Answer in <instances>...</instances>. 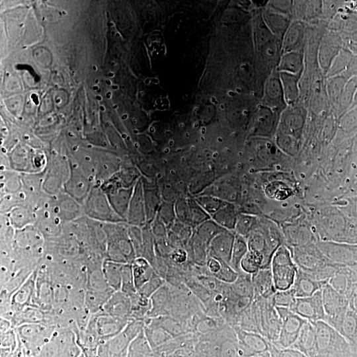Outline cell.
<instances>
[{
    "instance_id": "6",
    "label": "cell",
    "mask_w": 357,
    "mask_h": 357,
    "mask_svg": "<svg viewBox=\"0 0 357 357\" xmlns=\"http://www.w3.org/2000/svg\"><path fill=\"white\" fill-rule=\"evenodd\" d=\"M212 167H213L216 171H221V169H222V162L218 160V159H213V160H212Z\"/></svg>"
},
{
    "instance_id": "12",
    "label": "cell",
    "mask_w": 357,
    "mask_h": 357,
    "mask_svg": "<svg viewBox=\"0 0 357 357\" xmlns=\"http://www.w3.org/2000/svg\"><path fill=\"white\" fill-rule=\"evenodd\" d=\"M234 215H236V212H234V209H230V211H228V212H227V216H228V217H233V216H234Z\"/></svg>"
},
{
    "instance_id": "15",
    "label": "cell",
    "mask_w": 357,
    "mask_h": 357,
    "mask_svg": "<svg viewBox=\"0 0 357 357\" xmlns=\"http://www.w3.org/2000/svg\"><path fill=\"white\" fill-rule=\"evenodd\" d=\"M13 153H17L19 151V146H13Z\"/></svg>"
},
{
    "instance_id": "5",
    "label": "cell",
    "mask_w": 357,
    "mask_h": 357,
    "mask_svg": "<svg viewBox=\"0 0 357 357\" xmlns=\"http://www.w3.org/2000/svg\"><path fill=\"white\" fill-rule=\"evenodd\" d=\"M224 178L227 180H233L237 178V172L236 171H224Z\"/></svg>"
},
{
    "instance_id": "4",
    "label": "cell",
    "mask_w": 357,
    "mask_h": 357,
    "mask_svg": "<svg viewBox=\"0 0 357 357\" xmlns=\"http://www.w3.org/2000/svg\"><path fill=\"white\" fill-rule=\"evenodd\" d=\"M185 178L195 183V181L199 178V175H197V172H195V171H190V172H187V174H185Z\"/></svg>"
},
{
    "instance_id": "11",
    "label": "cell",
    "mask_w": 357,
    "mask_h": 357,
    "mask_svg": "<svg viewBox=\"0 0 357 357\" xmlns=\"http://www.w3.org/2000/svg\"><path fill=\"white\" fill-rule=\"evenodd\" d=\"M231 65L229 64V63H224L222 64V70H225V72H229V70H231Z\"/></svg>"
},
{
    "instance_id": "3",
    "label": "cell",
    "mask_w": 357,
    "mask_h": 357,
    "mask_svg": "<svg viewBox=\"0 0 357 357\" xmlns=\"http://www.w3.org/2000/svg\"><path fill=\"white\" fill-rule=\"evenodd\" d=\"M192 197L196 200V202H203L204 200V193L200 191L192 192Z\"/></svg>"
},
{
    "instance_id": "14",
    "label": "cell",
    "mask_w": 357,
    "mask_h": 357,
    "mask_svg": "<svg viewBox=\"0 0 357 357\" xmlns=\"http://www.w3.org/2000/svg\"><path fill=\"white\" fill-rule=\"evenodd\" d=\"M231 70H233L234 73H240V68H238V66H233Z\"/></svg>"
},
{
    "instance_id": "13",
    "label": "cell",
    "mask_w": 357,
    "mask_h": 357,
    "mask_svg": "<svg viewBox=\"0 0 357 357\" xmlns=\"http://www.w3.org/2000/svg\"><path fill=\"white\" fill-rule=\"evenodd\" d=\"M123 26H125V28H126V29H132V24H131L130 22H126V23H125Z\"/></svg>"
},
{
    "instance_id": "7",
    "label": "cell",
    "mask_w": 357,
    "mask_h": 357,
    "mask_svg": "<svg viewBox=\"0 0 357 357\" xmlns=\"http://www.w3.org/2000/svg\"><path fill=\"white\" fill-rule=\"evenodd\" d=\"M200 217H202V220L204 221V222H209L211 221V216H209V213L208 212H200Z\"/></svg>"
},
{
    "instance_id": "9",
    "label": "cell",
    "mask_w": 357,
    "mask_h": 357,
    "mask_svg": "<svg viewBox=\"0 0 357 357\" xmlns=\"http://www.w3.org/2000/svg\"><path fill=\"white\" fill-rule=\"evenodd\" d=\"M197 166H199V159L197 158H192L191 162H190V167L191 168H196Z\"/></svg>"
},
{
    "instance_id": "8",
    "label": "cell",
    "mask_w": 357,
    "mask_h": 357,
    "mask_svg": "<svg viewBox=\"0 0 357 357\" xmlns=\"http://www.w3.org/2000/svg\"><path fill=\"white\" fill-rule=\"evenodd\" d=\"M185 139L188 142L195 141V135H193L192 131H187V132H185Z\"/></svg>"
},
{
    "instance_id": "2",
    "label": "cell",
    "mask_w": 357,
    "mask_h": 357,
    "mask_svg": "<svg viewBox=\"0 0 357 357\" xmlns=\"http://www.w3.org/2000/svg\"><path fill=\"white\" fill-rule=\"evenodd\" d=\"M216 153H220V155H227L229 153V147L225 146V144H218L216 147Z\"/></svg>"
},
{
    "instance_id": "1",
    "label": "cell",
    "mask_w": 357,
    "mask_h": 357,
    "mask_svg": "<svg viewBox=\"0 0 357 357\" xmlns=\"http://www.w3.org/2000/svg\"><path fill=\"white\" fill-rule=\"evenodd\" d=\"M222 191H224V185H222L221 183H216V184L213 185V188H212V193H213L215 197H221Z\"/></svg>"
},
{
    "instance_id": "10",
    "label": "cell",
    "mask_w": 357,
    "mask_h": 357,
    "mask_svg": "<svg viewBox=\"0 0 357 357\" xmlns=\"http://www.w3.org/2000/svg\"><path fill=\"white\" fill-rule=\"evenodd\" d=\"M255 229H249V230H246V231H245V237H246V238H249V237H253V236H255Z\"/></svg>"
},
{
    "instance_id": "16",
    "label": "cell",
    "mask_w": 357,
    "mask_h": 357,
    "mask_svg": "<svg viewBox=\"0 0 357 357\" xmlns=\"http://www.w3.org/2000/svg\"><path fill=\"white\" fill-rule=\"evenodd\" d=\"M47 51V47H43V50H41V53H44V52Z\"/></svg>"
}]
</instances>
